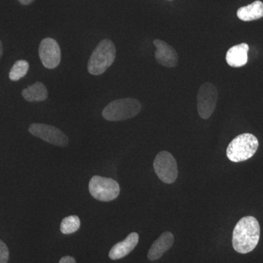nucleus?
Returning <instances> with one entry per match:
<instances>
[{
  "instance_id": "nucleus-1",
  "label": "nucleus",
  "mask_w": 263,
  "mask_h": 263,
  "mask_svg": "<svg viewBox=\"0 0 263 263\" xmlns=\"http://www.w3.org/2000/svg\"><path fill=\"white\" fill-rule=\"evenodd\" d=\"M260 227L253 216H245L235 226L233 233V247L237 252L247 254L259 243Z\"/></svg>"
},
{
  "instance_id": "nucleus-2",
  "label": "nucleus",
  "mask_w": 263,
  "mask_h": 263,
  "mask_svg": "<svg viewBox=\"0 0 263 263\" xmlns=\"http://www.w3.org/2000/svg\"><path fill=\"white\" fill-rule=\"evenodd\" d=\"M115 45L110 40L104 39L91 53L88 62V71L93 76L104 73L115 61Z\"/></svg>"
},
{
  "instance_id": "nucleus-3",
  "label": "nucleus",
  "mask_w": 263,
  "mask_h": 263,
  "mask_svg": "<svg viewBox=\"0 0 263 263\" xmlns=\"http://www.w3.org/2000/svg\"><path fill=\"white\" fill-rule=\"evenodd\" d=\"M141 103L134 98L119 99L109 103L103 110V117L109 122H120L136 117L141 111Z\"/></svg>"
},
{
  "instance_id": "nucleus-4",
  "label": "nucleus",
  "mask_w": 263,
  "mask_h": 263,
  "mask_svg": "<svg viewBox=\"0 0 263 263\" xmlns=\"http://www.w3.org/2000/svg\"><path fill=\"white\" fill-rule=\"evenodd\" d=\"M259 146L257 138L250 133L235 138L227 148V157L233 162H243L253 157Z\"/></svg>"
},
{
  "instance_id": "nucleus-5",
  "label": "nucleus",
  "mask_w": 263,
  "mask_h": 263,
  "mask_svg": "<svg viewBox=\"0 0 263 263\" xmlns=\"http://www.w3.org/2000/svg\"><path fill=\"white\" fill-rule=\"evenodd\" d=\"M89 190L91 196L100 201L115 200L120 193V186L117 181L110 178L95 176L90 179Z\"/></svg>"
},
{
  "instance_id": "nucleus-6",
  "label": "nucleus",
  "mask_w": 263,
  "mask_h": 263,
  "mask_svg": "<svg viewBox=\"0 0 263 263\" xmlns=\"http://www.w3.org/2000/svg\"><path fill=\"white\" fill-rule=\"evenodd\" d=\"M154 169L159 179L165 183H173L178 177V166L176 159L167 151H162L156 156Z\"/></svg>"
},
{
  "instance_id": "nucleus-7",
  "label": "nucleus",
  "mask_w": 263,
  "mask_h": 263,
  "mask_svg": "<svg viewBox=\"0 0 263 263\" xmlns=\"http://www.w3.org/2000/svg\"><path fill=\"white\" fill-rule=\"evenodd\" d=\"M217 89L212 83L206 82L201 85L197 94V111L202 119H209L217 103Z\"/></svg>"
},
{
  "instance_id": "nucleus-8",
  "label": "nucleus",
  "mask_w": 263,
  "mask_h": 263,
  "mask_svg": "<svg viewBox=\"0 0 263 263\" xmlns=\"http://www.w3.org/2000/svg\"><path fill=\"white\" fill-rule=\"evenodd\" d=\"M32 136L41 138L43 141L54 146L66 147L69 144L68 137L57 127L48 124L34 123L29 127Z\"/></svg>"
},
{
  "instance_id": "nucleus-9",
  "label": "nucleus",
  "mask_w": 263,
  "mask_h": 263,
  "mask_svg": "<svg viewBox=\"0 0 263 263\" xmlns=\"http://www.w3.org/2000/svg\"><path fill=\"white\" fill-rule=\"evenodd\" d=\"M39 57L43 66L47 69H54L61 62V49L53 38H45L39 46Z\"/></svg>"
},
{
  "instance_id": "nucleus-10",
  "label": "nucleus",
  "mask_w": 263,
  "mask_h": 263,
  "mask_svg": "<svg viewBox=\"0 0 263 263\" xmlns=\"http://www.w3.org/2000/svg\"><path fill=\"white\" fill-rule=\"evenodd\" d=\"M154 44L157 48L155 59L160 65L166 67H174L178 65L179 57L172 46L159 39L155 40Z\"/></svg>"
},
{
  "instance_id": "nucleus-11",
  "label": "nucleus",
  "mask_w": 263,
  "mask_h": 263,
  "mask_svg": "<svg viewBox=\"0 0 263 263\" xmlns=\"http://www.w3.org/2000/svg\"><path fill=\"white\" fill-rule=\"evenodd\" d=\"M139 241V235L132 233L122 241L114 246L109 252V257L113 260H117L126 257L133 252Z\"/></svg>"
},
{
  "instance_id": "nucleus-12",
  "label": "nucleus",
  "mask_w": 263,
  "mask_h": 263,
  "mask_svg": "<svg viewBox=\"0 0 263 263\" xmlns=\"http://www.w3.org/2000/svg\"><path fill=\"white\" fill-rule=\"evenodd\" d=\"M174 236L171 232H164L154 242L148 253V258L154 261L159 259L172 247Z\"/></svg>"
},
{
  "instance_id": "nucleus-13",
  "label": "nucleus",
  "mask_w": 263,
  "mask_h": 263,
  "mask_svg": "<svg viewBox=\"0 0 263 263\" xmlns=\"http://www.w3.org/2000/svg\"><path fill=\"white\" fill-rule=\"evenodd\" d=\"M249 46L247 43H240L230 48L227 52V63L233 67H240L248 62Z\"/></svg>"
},
{
  "instance_id": "nucleus-14",
  "label": "nucleus",
  "mask_w": 263,
  "mask_h": 263,
  "mask_svg": "<svg viewBox=\"0 0 263 263\" xmlns=\"http://www.w3.org/2000/svg\"><path fill=\"white\" fill-rule=\"evenodd\" d=\"M237 15L243 22L261 18L263 17V3L261 1H255L247 6L241 7L237 11Z\"/></svg>"
},
{
  "instance_id": "nucleus-15",
  "label": "nucleus",
  "mask_w": 263,
  "mask_h": 263,
  "mask_svg": "<svg viewBox=\"0 0 263 263\" xmlns=\"http://www.w3.org/2000/svg\"><path fill=\"white\" fill-rule=\"evenodd\" d=\"M22 96L28 102H42L48 98L46 86L41 82H36L22 91Z\"/></svg>"
},
{
  "instance_id": "nucleus-16",
  "label": "nucleus",
  "mask_w": 263,
  "mask_h": 263,
  "mask_svg": "<svg viewBox=\"0 0 263 263\" xmlns=\"http://www.w3.org/2000/svg\"><path fill=\"white\" fill-rule=\"evenodd\" d=\"M80 227L81 221L79 216H69L62 221L61 224H60V230L63 234H72V233L77 232Z\"/></svg>"
},
{
  "instance_id": "nucleus-17",
  "label": "nucleus",
  "mask_w": 263,
  "mask_h": 263,
  "mask_svg": "<svg viewBox=\"0 0 263 263\" xmlns=\"http://www.w3.org/2000/svg\"><path fill=\"white\" fill-rule=\"evenodd\" d=\"M29 68V62L26 60L15 62L9 72V79L12 81H18L27 75Z\"/></svg>"
},
{
  "instance_id": "nucleus-18",
  "label": "nucleus",
  "mask_w": 263,
  "mask_h": 263,
  "mask_svg": "<svg viewBox=\"0 0 263 263\" xmlns=\"http://www.w3.org/2000/svg\"><path fill=\"white\" fill-rule=\"evenodd\" d=\"M10 252L7 245L0 239V263H8Z\"/></svg>"
},
{
  "instance_id": "nucleus-19",
  "label": "nucleus",
  "mask_w": 263,
  "mask_h": 263,
  "mask_svg": "<svg viewBox=\"0 0 263 263\" xmlns=\"http://www.w3.org/2000/svg\"><path fill=\"white\" fill-rule=\"evenodd\" d=\"M59 263H76V259L71 256H65L62 257Z\"/></svg>"
},
{
  "instance_id": "nucleus-20",
  "label": "nucleus",
  "mask_w": 263,
  "mask_h": 263,
  "mask_svg": "<svg viewBox=\"0 0 263 263\" xmlns=\"http://www.w3.org/2000/svg\"><path fill=\"white\" fill-rule=\"evenodd\" d=\"M18 1L22 5H29L32 4L33 2L34 1V0H18Z\"/></svg>"
},
{
  "instance_id": "nucleus-21",
  "label": "nucleus",
  "mask_w": 263,
  "mask_h": 263,
  "mask_svg": "<svg viewBox=\"0 0 263 263\" xmlns=\"http://www.w3.org/2000/svg\"><path fill=\"white\" fill-rule=\"evenodd\" d=\"M3 43H2L1 41H0V60H1L2 56H3Z\"/></svg>"
}]
</instances>
